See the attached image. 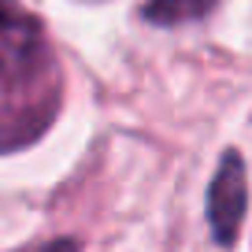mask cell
<instances>
[{
    "instance_id": "6da1fadb",
    "label": "cell",
    "mask_w": 252,
    "mask_h": 252,
    "mask_svg": "<svg viewBox=\"0 0 252 252\" xmlns=\"http://www.w3.org/2000/svg\"><path fill=\"white\" fill-rule=\"evenodd\" d=\"M60 74L41 23L19 0H0V149H19L52 123Z\"/></svg>"
},
{
    "instance_id": "7a4b0ae2",
    "label": "cell",
    "mask_w": 252,
    "mask_h": 252,
    "mask_svg": "<svg viewBox=\"0 0 252 252\" xmlns=\"http://www.w3.org/2000/svg\"><path fill=\"white\" fill-rule=\"evenodd\" d=\"M245 204H249V186H245V163L237 152H226L208 189V222L219 245H234L237 230L245 219Z\"/></svg>"
},
{
    "instance_id": "3957f363",
    "label": "cell",
    "mask_w": 252,
    "mask_h": 252,
    "mask_svg": "<svg viewBox=\"0 0 252 252\" xmlns=\"http://www.w3.org/2000/svg\"><path fill=\"white\" fill-rule=\"evenodd\" d=\"M219 0H149L145 4V19L159 26H182V23H197Z\"/></svg>"
}]
</instances>
